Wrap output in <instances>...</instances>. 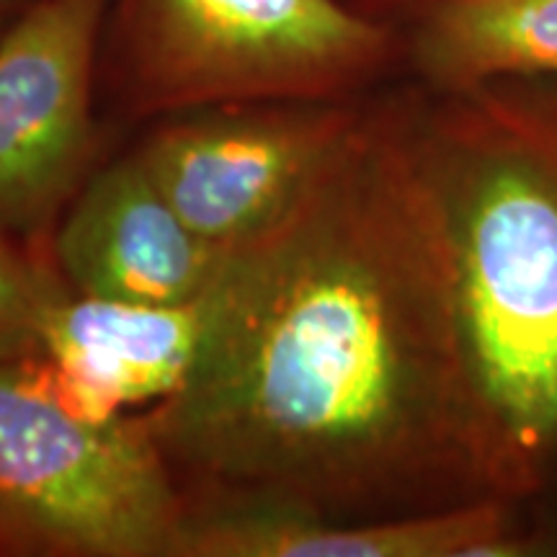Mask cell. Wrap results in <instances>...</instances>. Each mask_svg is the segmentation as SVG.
Masks as SVG:
<instances>
[{
	"instance_id": "cell-11",
	"label": "cell",
	"mask_w": 557,
	"mask_h": 557,
	"mask_svg": "<svg viewBox=\"0 0 557 557\" xmlns=\"http://www.w3.org/2000/svg\"><path fill=\"white\" fill-rule=\"evenodd\" d=\"M70 295L54 256L0 222V364L39 357L47 320Z\"/></svg>"
},
{
	"instance_id": "cell-4",
	"label": "cell",
	"mask_w": 557,
	"mask_h": 557,
	"mask_svg": "<svg viewBox=\"0 0 557 557\" xmlns=\"http://www.w3.org/2000/svg\"><path fill=\"white\" fill-rule=\"evenodd\" d=\"M189 517L145 413L81 418L0 364V557H178Z\"/></svg>"
},
{
	"instance_id": "cell-3",
	"label": "cell",
	"mask_w": 557,
	"mask_h": 557,
	"mask_svg": "<svg viewBox=\"0 0 557 557\" xmlns=\"http://www.w3.org/2000/svg\"><path fill=\"white\" fill-rule=\"evenodd\" d=\"M406 54L344 0H109L99 83L129 120L220 103L359 101Z\"/></svg>"
},
{
	"instance_id": "cell-5",
	"label": "cell",
	"mask_w": 557,
	"mask_h": 557,
	"mask_svg": "<svg viewBox=\"0 0 557 557\" xmlns=\"http://www.w3.org/2000/svg\"><path fill=\"white\" fill-rule=\"evenodd\" d=\"M364 99L181 111L156 120L135 152L186 225L240 248L287 218Z\"/></svg>"
},
{
	"instance_id": "cell-6",
	"label": "cell",
	"mask_w": 557,
	"mask_h": 557,
	"mask_svg": "<svg viewBox=\"0 0 557 557\" xmlns=\"http://www.w3.org/2000/svg\"><path fill=\"white\" fill-rule=\"evenodd\" d=\"M107 11L109 0H34L0 39V222L45 253L96 169Z\"/></svg>"
},
{
	"instance_id": "cell-10",
	"label": "cell",
	"mask_w": 557,
	"mask_h": 557,
	"mask_svg": "<svg viewBox=\"0 0 557 557\" xmlns=\"http://www.w3.org/2000/svg\"><path fill=\"white\" fill-rule=\"evenodd\" d=\"M406 54L434 94L500 78H557V0H438Z\"/></svg>"
},
{
	"instance_id": "cell-7",
	"label": "cell",
	"mask_w": 557,
	"mask_h": 557,
	"mask_svg": "<svg viewBox=\"0 0 557 557\" xmlns=\"http://www.w3.org/2000/svg\"><path fill=\"white\" fill-rule=\"evenodd\" d=\"M233 253L186 225L135 150L94 169L52 238L75 295L145 305L205 295Z\"/></svg>"
},
{
	"instance_id": "cell-8",
	"label": "cell",
	"mask_w": 557,
	"mask_h": 557,
	"mask_svg": "<svg viewBox=\"0 0 557 557\" xmlns=\"http://www.w3.org/2000/svg\"><path fill=\"white\" fill-rule=\"evenodd\" d=\"M214 287L186 302L145 305L70 295L29 359L45 387L75 416L111 421L176 395L207 344Z\"/></svg>"
},
{
	"instance_id": "cell-9",
	"label": "cell",
	"mask_w": 557,
	"mask_h": 557,
	"mask_svg": "<svg viewBox=\"0 0 557 557\" xmlns=\"http://www.w3.org/2000/svg\"><path fill=\"white\" fill-rule=\"evenodd\" d=\"M517 506L493 496L369 521L191 511L178 557H517L553 547L521 524Z\"/></svg>"
},
{
	"instance_id": "cell-2",
	"label": "cell",
	"mask_w": 557,
	"mask_h": 557,
	"mask_svg": "<svg viewBox=\"0 0 557 557\" xmlns=\"http://www.w3.org/2000/svg\"><path fill=\"white\" fill-rule=\"evenodd\" d=\"M498 493L557 475V78L421 96Z\"/></svg>"
},
{
	"instance_id": "cell-1",
	"label": "cell",
	"mask_w": 557,
	"mask_h": 557,
	"mask_svg": "<svg viewBox=\"0 0 557 557\" xmlns=\"http://www.w3.org/2000/svg\"><path fill=\"white\" fill-rule=\"evenodd\" d=\"M143 413L191 511L504 498L421 96L361 101L287 218L235 248L191 377Z\"/></svg>"
},
{
	"instance_id": "cell-12",
	"label": "cell",
	"mask_w": 557,
	"mask_h": 557,
	"mask_svg": "<svg viewBox=\"0 0 557 557\" xmlns=\"http://www.w3.org/2000/svg\"><path fill=\"white\" fill-rule=\"evenodd\" d=\"M344 3L361 16L403 32V26H413L423 13L434 9L438 0H344Z\"/></svg>"
},
{
	"instance_id": "cell-13",
	"label": "cell",
	"mask_w": 557,
	"mask_h": 557,
	"mask_svg": "<svg viewBox=\"0 0 557 557\" xmlns=\"http://www.w3.org/2000/svg\"><path fill=\"white\" fill-rule=\"evenodd\" d=\"M32 3L34 0H0V39L5 37V32H9L21 16H24V11L29 9Z\"/></svg>"
}]
</instances>
